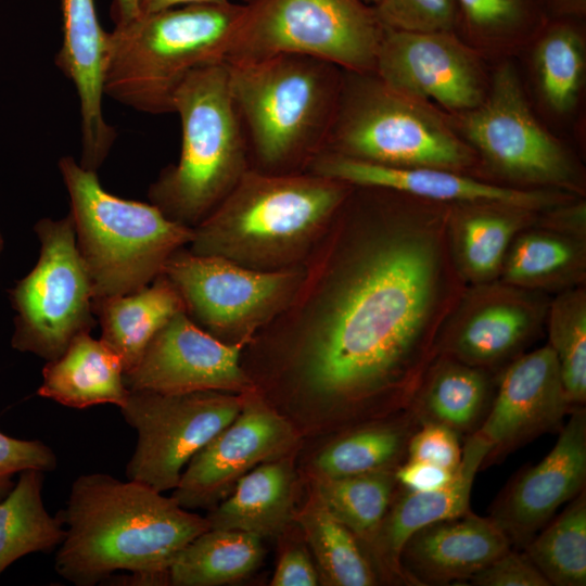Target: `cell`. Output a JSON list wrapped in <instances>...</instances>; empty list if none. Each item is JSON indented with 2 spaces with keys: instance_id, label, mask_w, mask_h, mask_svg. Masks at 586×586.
Wrapping results in <instances>:
<instances>
[{
  "instance_id": "83f0119b",
  "label": "cell",
  "mask_w": 586,
  "mask_h": 586,
  "mask_svg": "<svg viewBox=\"0 0 586 586\" xmlns=\"http://www.w3.org/2000/svg\"><path fill=\"white\" fill-rule=\"evenodd\" d=\"M489 371L438 355L412 409L421 422L444 424L459 435L474 433L492 403Z\"/></svg>"
},
{
  "instance_id": "d6986e66",
  "label": "cell",
  "mask_w": 586,
  "mask_h": 586,
  "mask_svg": "<svg viewBox=\"0 0 586 586\" xmlns=\"http://www.w3.org/2000/svg\"><path fill=\"white\" fill-rule=\"evenodd\" d=\"M544 311L526 290L502 282L462 295L440 337V355L491 370L513 360L535 336Z\"/></svg>"
},
{
  "instance_id": "60d3db41",
  "label": "cell",
  "mask_w": 586,
  "mask_h": 586,
  "mask_svg": "<svg viewBox=\"0 0 586 586\" xmlns=\"http://www.w3.org/2000/svg\"><path fill=\"white\" fill-rule=\"evenodd\" d=\"M459 434L436 422H421L407 445L406 460L432 463L455 471L461 462Z\"/></svg>"
},
{
  "instance_id": "2e32d148",
  "label": "cell",
  "mask_w": 586,
  "mask_h": 586,
  "mask_svg": "<svg viewBox=\"0 0 586 586\" xmlns=\"http://www.w3.org/2000/svg\"><path fill=\"white\" fill-rule=\"evenodd\" d=\"M243 345L220 341L180 311L154 335L124 381L129 391L241 395L254 390L240 366Z\"/></svg>"
},
{
  "instance_id": "4316f807",
  "label": "cell",
  "mask_w": 586,
  "mask_h": 586,
  "mask_svg": "<svg viewBox=\"0 0 586 586\" xmlns=\"http://www.w3.org/2000/svg\"><path fill=\"white\" fill-rule=\"evenodd\" d=\"M180 311H186L184 303L164 273L133 293L93 301L101 340L120 358L125 373L138 364L154 335Z\"/></svg>"
},
{
  "instance_id": "d590c367",
  "label": "cell",
  "mask_w": 586,
  "mask_h": 586,
  "mask_svg": "<svg viewBox=\"0 0 586 586\" xmlns=\"http://www.w3.org/2000/svg\"><path fill=\"white\" fill-rule=\"evenodd\" d=\"M538 87L547 105L557 113L571 111L585 77V44L571 22L550 25L537 42L534 55Z\"/></svg>"
},
{
  "instance_id": "8d00e7d4",
  "label": "cell",
  "mask_w": 586,
  "mask_h": 586,
  "mask_svg": "<svg viewBox=\"0 0 586 586\" xmlns=\"http://www.w3.org/2000/svg\"><path fill=\"white\" fill-rule=\"evenodd\" d=\"M548 345L553 351L573 410L586 403V294L570 288L548 308Z\"/></svg>"
},
{
  "instance_id": "5bb4252c",
  "label": "cell",
  "mask_w": 586,
  "mask_h": 586,
  "mask_svg": "<svg viewBox=\"0 0 586 586\" xmlns=\"http://www.w3.org/2000/svg\"><path fill=\"white\" fill-rule=\"evenodd\" d=\"M297 435L255 391L242 394L234 419L188 462L171 497L186 509L214 508L240 477L260 463L284 457Z\"/></svg>"
},
{
  "instance_id": "7a4b0ae2",
  "label": "cell",
  "mask_w": 586,
  "mask_h": 586,
  "mask_svg": "<svg viewBox=\"0 0 586 586\" xmlns=\"http://www.w3.org/2000/svg\"><path fill=\"white\" fill-rule=\"evenodd\" d=\"M56 517L66 528L54 569L77 586L102 584L117 571L169 577L178 552L209 528L171 496L106 473L79 475Z\"/></svg>"
},
{
  "instance_id": "f907efd6",
  "label": "cell",
  "mask_w": 586,
  "mask_h": 586,
  "mask_svg": "<svg viewBox=\"0 0 586 586\" xmlns=\"http://www.w3.org/2000/svg\"><path fill=\"white\" fill-rule=\"evenodd\" d=\"M362 1L374 7L379 0H362Z\"/></svg>"
},
{
  "instance_id": "f6af8a7d",
  "label": "cell",
  "mask_w": 586,
  "mask_h": 586,
  "mask_svg": "<svg viewBox=\"0 0 586 586\" xmlns=\"http://www.w3.org/2000/svg\"><path fill=\"white\" fill-rule=\"evenodd\" d=\"M586 206L584 202L564 204L548 216L547 228L584 237Z\"/></svg>"
},
{
  "instance_id": "bcb514c9",
  "label": "cell",
  "mask_w": 586,
  "mask_h": 586,
  "mask_svg": "<svg viewBox=\"0 0 586 586\" xmlns=\"http://www.w3.org/2000/svg\"><path fill=\"white\" fill-rule=\"evenodd\" d=\"M231 0H138V15H148L165 11L173 8L203 4V3H225Z\"/></svg>"
},
{
  "instance_id": "cb8c5ba5",
  "label": "cell",
  "mask_w": 586,
  "mask_h": 586,
  "mask_svg": "<svg viewBox=\"0 0 586 586\" xmlns=\"http://www.w3.org/2000/svg\"><path fill=\"white\" fill-rule=\"evenodd\" d=\"M124 373L117 354L101 339L85 332L60 357L47 361L37 394L76 409L100 404L120 408L129 394Z\"/></svg>"
},
{
  "instance_id": "7402d4cb",
  "label": "cell",
  "mask_w": 586,
  "mask_h": 586,
  "mask_svg": "<svg viewBox=\"0 0 586 586\" xmlns=\"http://www.w3.org/2000/svg\"><path fill=\"white\" fill-rule=\"evenodd\" d=\"M491 445L476 432L467 436L461 462L444 486L425 492L396 491L381 525L367 547L377 571L387 582L408 585L400 566L406 542L417 531L470 510L472 485Z\"/></svg>"
},
{
  "instance_id": "816d5d0a",
  "label": "cell",
  "mask_w": 586,
  "mask_h": 586,
  "mask_svg": "<svg viewBox=\"0 0 586 586\" xmlns=\"http://www.w3.org/2000/svg\"><path fill=\"white\" fill-rule=\"evenodd\" d=\"M239 1H240V3H244V2H246V1H249V0H239Z\"/></svg>"
},
{
  "instance_id": "e575fe53",
  "label": "cell",
  "mask_w": 586,
  "mask_h": 586,
  "mask_svg": "<svg viewBox=\"0 0 586 586\" xmlns=\"http://www.w3.org/2000/svg\"><path fill=\"white\" fill-rule=\"evenodd\" d=\"M550 586L586 585V489L522 549Z\"/></svg>"
},
{
  "instance_id": "52a82bcc",
  "label": "cell",
  "mask_w": 586,
  "mask_h": 586,
  "mask_svg": "<svg viewBox=\"0 0 586 586\" xmlns=\"http://www.w3.org/2000/svg\"><path fill=\"white\" fill-rule=\"evenodd\" d=\"M58 165L93 301L141 290L163 273L176 251L191 242L193 228L171 220L154 204L111 194L97 171L71 156L61 157Z\"/></svg>"
},
{
  "instance_id": "ac0fdd59",
  "label": "cell",
  "mask_w": 586,
  "mask_h": 586,
  "mask_svg": "<svg viewBox=\"0 0 586 586\" xmlns=\"http://www.w3.org/2000/svg\"><path fill=\"white\" fill-rule=\"evenodd\" d=\"M550 451L522 470L493 504L491 518L522 550L586 485V410L574 409Z\"/></svg>"
},
{
  "instance_id": "484cf974",
  "label": "cell",
  "mask_w": 586,
  "mask_h": 586,
  "mask_svg": "<svg viewBox=\"0 0 586 586\" xmlns=\"http://www.w3.org/2000/svg\"><path fill=\"white\" fill-rule=\"evenodd\" d=\"M294 471L286 456L255 467L206 517L209 528L251 533L260 539L283 532L294 518Z\"/></svg>"
},
{
  "instance_id": "9c48e42d",
  "label": "cell",
  "mask_w": 586,
  "mask_h": 586,
  "mask_svg": "<svg viewBox=\"0 0 586 586\" xmlns=\"http://www.w3.org/2000/svg\"><path fill=\"white\" fill-rule=\"evenodd\" d=\"M384 30L374 7L362 0H249L234 23L226 62L294 53L369 73Z\"/></svg>"
},
{
  "instance_id": "681fc988",
  "label": "cell",
  "mask_w": 586,
  "mask_h": 586,
  "mask_svg": "<svg viewBox=\"0 0 586 586\" xmlns=\"http://www.w3.org/2000/svg\"><path fill=\"white\" fill-rule=\"evenodd\" d=\"M3 245H4V240H3L2 233L0 231V254H1L2 250H3Z\"/></svg>"
},
{
  "instance_id": "b9f144b4",
  "label": "cell",
  "mask_w": 586,
  "mask_h": 586,
  "mask_svg": "<svg viewBox=\"0 0 586 586\" xmlns=\"http://www.w3.org/2000/svg\"><path fill=\"white\" fill-rule=\"evenodd\" d=\"M475 586H550L522 550L514 548L497 557L470 577Z\"/></svg>"
},
{
  "instance_id": "8fae6325",
  "label": "cell",
  "mask_w": 586,
  "mask_h": 586,
  "mask_svg": "<svg viewBox=\"0 0 586 586\" xmlns=\"http://www.w3.org/2000/svg\"><path fill=\"white\" fill-rule=\"evenodd\" d=\"M163 273L178 290L186 311L228 344L249 342L291 302L302 279L293 269H255L182 249L167 259Z\"/></svg>"
},
{
  "instance_id": "8992f818",
  "label": "cell",
  "mask_w": 586,
  "mask_h": 586,
  "mask_svg": "<svg viewBox=\"0 0 586 586\" xmlns=\"http://www.w3.org/2000/svg\"><path fill=\"white\" fill-rule=\"evenodd\" d=\"M174 113L181 122V150L149 189L168 218L200 224L250 169L247 146L230 90L226 62L191 72L176 90Z\"/></svg>"
},
{
  "instance_id": "44dd1931",
  "label": "cell",
  "mask_w": 586,
  "mask_h": 586,
  "mask_svg": "<svg viewBox=\"0 0 586 586\" xmlns=\"http://www.w3.org/2000/svg\"><path fill=\"white\" fill-rule=\"evenodd\" d=\"M63 42L55 63L72 80L79 99L81 154L79 164L97 171L116 140L103 114L107 33L99 22L94 0H62Z\"/></svg>"
},
{
  "instance_id": "f1b7e54d",
  "label": "cell",
  "mask_w": 586,
  "mask_h": 586,
  "mask_svg": "<svg viewBox=\"0 0 586 586\" xmlns=\"http://www.w3.org/2000/svg\"><path fill=\"white\" fill-rule=\"evenodd\" d=\"M584 271V239L545 227L517 234L500 275L504 283L528 291L570 289L582 281Z\"/></svg>"
},
{
  "instance_id": "6da1fadb",
  "label": "cell",
  "mask_w": 586,
  "mask_h": 586,
  "mask_svg": "<svg viewBox=\"0 0 586 586\" xmlns=\"http://www.w3.org/2000/svg\"><path fill=\"white\" fill-rule=\"evenodd\" d=\"M360 188V231L326 283L300 357L306 388L344 422L412 408L462 296L450 207Z\"/></svg>"
},
{
  "instance_id": "836d02e7",
  "label": "cell",
  "mask_w": 586,
  "mask_h": 586,
  "mask_svg": "<svg viewBox=\"0 0 586 586\" xmlns=\"http://www.w3.org/2000/svg\"><path fill=\"white\" fill-rule=\"evenodd\" d=\"M394 472L380 470L341 477L317 475L314 496L367 549L397 491Z\"/></svg>"
},
{
  "instance_id": "603a6c76",
  "label": "cell",
  "mask_w": 586,
  "mask_h": 586,
  "mask_svg": "<svg viewBox=\"0 0 586 586\" xmlns=\"http://www.w3.org/2000/svg\"><path fill=\"white\" fill-rule=\"evenodd\" d=\"M512 548L491 517L468 512L417 531L400 553L408 585H450L472 575Z\"/></svg>"
},
{
  "instance_id": "7dc6e473",
  "label": "cell",
  "mask_w": 586,
  "mask_h": 586,
  "mask_svg": "<svg viewBox=\"0 0 586 586\" xmlns=\"http://www.w3.org/2000/svg\"><path fill=\"white\" fill-rule=\"evenodd\" d=\"M111 14L115 26L130 22L139 14L138 0H113Z\"/></svg>"
},
{
  "instance_id": "ee69618b",
  "label": "cell",
  "mask_w": 586,
  "mask_h": 586,
  "mask_svg": "<svg viewBox=\"0 0 586 586\" xmlns=\"http://www.w3.org/2000/svg\"><path fill=\"white\" fill-rule=\"evenodd\" d=\"M456 471V470H455ZM455 471L417 460H405L395 469V479L402 488L410 492H425L447 484Z\"/></svg>"
},
{
  "instance_id": "9a60e30c",
  "label": "cell",
  "mask_w": 586,
  "mask_h": 586,
  "mask_svg": "<svg viewBox=\"0 0 586 586\" xmlns=\"http://www.w3.org/2000/svg\"><path fill=\"white\" fill-rule=\"evenodd\" d=\"M375 75L390 88L446 110L464 113L484 100L476 56L450 31L386 28L378 49Z\"/></svg>"
},
{
  "instance_id": "f35d334b",
  "label": "cell",
  "mask_w": 586,
  "mask_h": 586,
  "mask_svg": "<svg viewBox=\"0 0 586 586\" xmlns=\"http://www.w3.org/2000/svg\"><path fill=\"white\" fill-rule=\"evenodd\" d=\"M375 12L384 27L406 31H450L457 25L455 0H379Z\"/></svg>"
},
{
  "instance_id": "1f68e13d",
  "label": "cell",
  "mask_w": 586,
  "mask_h": 586,
  "mask_svg": "<svg viewBox=\"0 0 586 586\" xmlns=\"http://www.w3.org/2000/svg\"><path fill=\"white\" fill-rule=\"evenodd\" d=\"M43 480L42 471L24 470L0 500V575L17 559L50 552L64 539L63 523L44 508Z\"/></svg>"
},
{
  "instance_id": "ffe728a7",
  "label": "cell",
  "mask_w": 586,
  "mask_h": 586,
  "mask_svg": "<svg viewBox=\"0 0 586 586\" xmlns=\"http://www.w3.org/2000/svg\"><path fill=\"white\" fill-rule=\"evenodd\" d=\"M307 171L353 187L379 188L446 205L493 203L536 212L561 201L553 193L492 184L456 170L386 166L328 152L320 153Z\"/></svg>"
},
{
  "instance_id": "d4e9b609",
  "label": "cell",
  "mask_w": 586,
  "mask_h": 586,
  "mask_svg": "<svg viewBox=\"0 0 586 586\" xmlns=\"http://www.w3.org/2000/svg\"><path fill=\"white\" fill-rule=\"evenodd\" d=\"M453 206L448 235L457 270L475 284L488 283L500 275L512 241L534 212L493 203Z\"/></svg>"
},
{
  "instance_id": "4fadbf2b",
  "label": "cell",
  "mask_w": 586,
  "mask_h": 586,
  "mask_svg": "<svg viewBox=\"0 0 586 586\" xmlns=\"http://www.w3.org/2000/svg\"><path fill=\"white\" fill-rule=\"evenodd\" d=\"M460 129L499 174L524 183L579 189L570 155L532 114L512 65L497 69L481 104L461 114Z\"/></svg>"
},
{
  "instance_id": "ab89813d",
  "label": "cell",
  "mask_w": 586,
  "mask_h": 586,
  "mask_svg": "<svg viewBox=\"0 0 586 586\" xmlns=\"http://www.w3.org/2000/svg\"><path fill=\"white\" fill-rule=\"evenodd\" d=\"M54 451L40 441L20 440L0 431V500L13 488L12 477L28 469H56Z\"/></svg>"
},
{
  "instance_id": "5b68a950",
  "label": "cell",
  "mask_w": 586,
  "mask_h": 586,
  "mask_svg": "<svg viewBox=\"0 0 586 586\" xmlns=\"http://www.w3.org/2000/svg\"><path fill=\"white\" fill-rule=\"evenodd\" d=\"M242 3L190 4L115 26L106 36L104 94L148 114L174 113L194 69L226 62Z\"/></svg>"
},
{
  "instance_id": "74e56055",
  "label": "cell",
  "mask_w": 586,
  "mask_h": 586,
  "mask_svg": "<svg viewBox=\"0 0 586 586\" xmlns=\"http://www.w3.org/2000/svg\"><path fill=\"white\" fill-rule=\"evenodd\" d=\"M458 22L487 39L509 37L532 24L531 0H455Z\"/></svg>"
},
{
  "instance_id": "7c38bea8",
  "label": "cell",
  "mask_w": 586,
  "mask_h": 586,
  "mask_svg": "<svg viewBox=\"0 0 586 586\" xmlns=\"http://www.w3.org/2000/svg\"><path fill=\"white\" fill-rule=\"evenodd\" d=\"M241 405L242 394L217 391H129L119 409L138 440L127 479L162 493L174 489L190 459L234 419Z\"/></svg>"
},
{
  "instance_id": "ba28073f",
  "label": "cell",
  "mask_w": 586,
  "mask_h": 586,
  "mask_svg": "<svg viewBox=\"0 0 586 586\" xmlns=\"http://www.w3.org/2000/svg\"><path fill=\"white\" fill-rule=\"evenodd\" d=\"M323 152L395 167L459 171L475 152L428 102L385 85L374 72H343Z\"/></svg>"
},
{
  "instance_id": "d6a6232c",
  "label": "cell",
  "mask_w": 586,
  "mask_h": 586,
  "mask_svg": "<svg viewBox=\"0 0 586 586\" xmlns=\"http://www.w3.org/2000/svg\"><path fill=\"white\" fill-rule=\"evenodd\" d=\"M294 518L314 555L322 584L330 586L377 584V571L359 539L314 495Z\"/></svg>"
},
{
  "instance_id": "f546056e",
  "label": "cell",
  "mask_w": 586,
  "mask_h": 586,
  "mask_svg": "<svg viewBox=\"0 0 586 586\" xmlns=\"http://www.w3.org/2000/svg\"><path fill=\"white\" fill-rule=\"evenodd\" d=\"M420 425L413 409L355 428L315 459L317 475L341 477L395 470L406 460L407 445Z\"/></svg>"
},
{
  "instance_id": "277c9868",
  "label": "cell",
  "mask_w": 586,
  "mask_h": 586,
  "mask_svg": "<svg viewBox=\"0 0 586 586\" xmlns=\"http://www.w3.org/2000/svg\"><path fill=\"white\" fill-rule=\"evenodd\" d=\"M352 188L309 171L250 168L193 228L190 252L255 269L284 263L335 217Z\"/></svg>"
},
{
  "instance_id": "30bf717a",
  "label": "cell",
  "mask_w": 586,
  "mask_h": 586,
  "mask_svg": "<svg viewBox=\"0 0 586 586\" xmlns=\"http://www.w3.org/2000/svg\"><path fill=\"white\" fill-rule=\"evenodd\" d=\"M34 230L40 243L38 260L9 291L15 310L11 345L50 361L93 329V292L71 214L42 218Z\"/></svg>"
},
{
  "instance_id": "3957f363",
  "label": "cell",
  "mask_w": 586,
  "mask_h": 586,
  "mask_svg": "<svg viewBox=\"0 0 586 586\" xmlns=\"http://www.w3.org/2000/svg\"><path fill=\"white\" fill-rule=\"evenodd\" d=\"M227 65L250 168L267 174L307 171L324 150L344 69L294 53Z\"/></svg>"
},
{
  "instance_id": "7bdbcfd3",
  "label": "cell",
  "mask_w": 586,
  "mask_h": 586,
  "mask_svg": "<svg viewBox=\"0 0 586 586\" xmlns=\"http://www.w3.org/2000/svg\"><path fill=\"white\" fill-rule=\"evenodd\" d=\"M319 583L317 568L303 547H291L281 555L270 581L272 586H315Z\"/></svg>"
},
{
  "instance_id": "c3c4849f",
  "label": "cell",
  "mask_w": 586,
  "mask_h": 586,
  "mask_svg": "<svg viewBox=\"0 0 586 586\" xmlns=\"http://www.w3.org/2000/svg\"><path fill=\"white\" fill-rule=\"evenodd\" d=\"M557 16H581L586 12V0H548Z\"/></svg>"
},
{
  "instance_id": "4dcf8cb0",
  "label": "cell",
  "mask_w": 586,
  "mask_h": 586,
  "mask_svg": "<svg viewBox=\"0 0 586 586\" xmlns=\"http://www.w3.org/2000/svg\"><path fill=\"white\" fill-rule=\"evenodd\" d=\"M262 539L251 533L208 528L188 543L175 557L169 584L218 586L244 578L260 564Z\"/></svg>"
},
{
  "instance_id": "e0dca14e",
  "label": "cell",
  "mask_w": 586,
  "mask_h": 586,
  "mask_svg": "<svg viewBox=\"0 0 586 586\" xmlns=\"http://www.w3.org/2000/svg\"><path fill=\"white\" fill-rule=\"evenodd\" d=\"M572 411L557 357L548 344L515 357L501 373L475 431L491 445L481 469L545 433L559 432Z\"/></svg>"
}]
</instances>
